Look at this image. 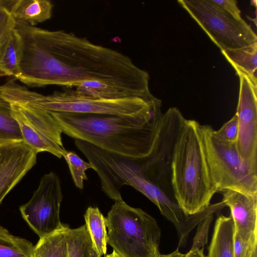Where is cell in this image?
I'll list each match as a JSON object with an SVG mask.
<instances>
[{"label": "cell", "mask_w": 257, "mask_h": 257, "mask_svg": "<svg viewBox=\"0 0 257 257\" xmlns=\"http://www.w3.org/2000/svg\"><path fill=\"white\" fill-rule=\"evenodd\" d=\"M107 244L120 257H158L161 231L156 219L123 200L107 213Z\"/></svg>", "instance_id": "obj_5"}, {"label": "cell", "mask_w": 257, "mask_h": 257, "mask_svg": "<svg viewBox=\"0 0 257 257\" xmlns=\"http://www.w3.org/2000/svg\"><path fill=\"white\" fill-rule=\"evenodd\" d=\"M238 119L236 114L217 131L215 130L216 136L227 142L235 143L238 136Z\"/></svg>", "instance_id": "obj_26"}, {"label": "cell", "mask_w": 257, "mask_h": 257, "mask_svg": "<svg viewBox=\"0 0 257 257\" xmlns=\"http://www.w3.org/2000/svg\"><path fill=\"white\" fill-rule=\"evenodd\" d=\"M63 231L68 257H89L92 244L85 224L76 228L64 224Z\"/></svg>", "instance_id": "obj_20"}, {"label": "cell", "mask_w": 257, "mask_h": 257, "mask_svg": "<svg viewBox=\"0 0 257 257\" xmlns=\"http://www.w3.org/2000/svg\"><path fill=\"white\" fill-rule=\"evenodd\" d=\"M89 257H100V256H99L98 255L97 252L92 247V248H91V250L90 251Z\"/></svg>", "instance_id": "obj_31"}, {"label": "cell", "mask_w": 257, "mask_h": 257, "mask_svg": "<svg viewBox=\"0 0 257 257\" xmlns=\"http://www.w3.org/2000/svg\"><path fill=\"white\" fill-rule=\"evenodd\" d=\"M63 157L68 164L75 185L79 189H82L84 187V181L88 180L85 172L89 169H93L92 165L84 161L72 151L66 150L63 154Z\"/></svg>", "instance_id": "obj_23"}, {"label": "cell", "mask_w": 257, "mask_h": 257, "mask_svg": "<svg viewBox=\"0 0 257 257\" xmlns=\"http://www.w3.org/2000/svg\"><path fill=\"white\" fill-rule=\"evenodd\" d=\"M35 246L0 225V257H34Z\"/></svg>", "instance_id": "obj_19"}, {"label": "cell", "mask_w": 257, "mask_h": 257, "mask_svg": "<svg viewBox=\"0 0 257 257\" xmlns=\"http://www.w3.org/2000/svg\"><path fill=\"white\" fill-rule=\"evenodd\" d=\"M62 199L60 180L51 171L41 177L30 200L20 206L23 218L39 238L62 227L60 209Z\"/></svg>", "instance_id": "obj_9"}, {"label": "cell", "mask_w": 257, "mask_h": 257, "mask_svg": "<svg viewBox=\"0 0 257 257\" xmlns=\"http://www.w3.org/2000/svg\"><path fill=\"white\" fill-rule=\"evenodd\" d=\"M108 257H120L113 250L112 253L107 254Z\"/></svg>", "instance_id": "obj_32"}, {"label": "cell", "mask_w": 257, "mask_h": 257, "mask_svg": "<svg viewBox=\"0 0 257 257\" xmlns=\"http://www.w3.org/2000/svg\"><path fill=\"white\" fill-rule=\"evenodd\" d=\"M185 257H206L204 254V247L199 249L190 250Z\"/></svg>", "instance_id": "obj_29"}, {"label": "cell", "mask_w": 257, "mask_h": 257, "mask_svg": "<svg viewBox=\"0 0 257 257\" xmlns=\"http://www.w3.org/2000/svg\"><path fill=\"white\" fill-rule=\"evenodd\" d=\"M34 257H41L40 255L35 251V256Z\"/></svg>", "instance_id": "obj_34"}, {"label": "cell", "mask_w": 257, "mask_h": 257, "mask_svg": "<svg viewBox=\"0 0 257 257\" xmlns=\"http://www.w3.org/2000/svg\"><path fill=\"white\" fill-rule=\"evenodd\" d=\"M53 5L48 0L12 1L9 7L16 20L34 26L50 19Z\"/></svg>", "instance_id": "obj_14"}, {"label": "cell", "mask_w": 257, "mask_h": 257, "mask_svg": "<svg viewBox=\"0 0 257 257\" xmlns=\"http://www.w3.org/2000/svg\"><path fill=\"white\" fill-rule=\"evenodd\" d=\"M222 201L230 210L235 233L243 241L257 244V195L232 190L220 192Z\"/></svg>", "instance_id": "obj_13"}, {"label": "cell", "mask_w": 257, "mask_h": 257, "mask_svg": "<svg viewBox=\"0 0 257 257\" xmlns=\"http://www.w3.org/2000/svg\"><path fill=\"white\" fill-rule=\"evenodd\" d=\"M234 224L231 217L222 214L215 221L206 257H234Z\"/></svg>", "instance_id": "obj_15"}, {"label": "cell", "mask_w": 257, "mask_h": 257, "mask_svg": "<svg viewBox=\"0 0 257 257\" xmlns=\"http://www.w3.org/2000/svg\"><path fill=\"white\" fill-rule=\"evenodd\" d=\"M104 257H108V255L107 254L106 255H105Z\"/></svg>", "instance_id": "obj_35"}, {"label": "cell", "mask_w": 257, "mask_h": 257, "mask_svg": "<svg viewBox=\"0 0 257 257\" xmlns=\"http://www.w3.org/2000/svg\"><path fill=\"white\" fill-rule=\"evenodd\" d=\"M37 155L24 141L0 143V204L36 164Z\"/></svg>", "instance_id": "obj_12"}, {"label": "cell", "mask_w": 257, "mask_h": 257, "mask_svg": "<svg viewBox=\"0 0 257 257\" xmlns=\"http://www.w3.org/2000/svg\"><path fill=\"white\" fill-rule=\"evenodd\" d=\"M22 141L19 123L12 113L11 105L0 97V143Z\"/></svg>", "instance_id": "obj_22"}, {"label": "cell", "mask_w": 257, "mask_h": 257, "mask_svg": "<svg viewBox=\"0 0 257 257\" xmlns=\"http://www.w3.org/2000/svg\"><path fill=\"white\" fill-rule=\"evenodd\" d=\"M186 254L181 253L179 250V248H177L173 252L166 254H160L159 257H185Z\"/></svg>", "instance_id": "obj_30"}, {"label": "cell", "mask_w": 257, "mask_h": 257, "mask_svg": "<svg viewBox=\"0 0 257 257\" xmlns=\"http://www.w3.org/2000/svg\"><path fill=\"white\" fill-rule=\"evenodd\" d=\"M12 1L0 0V40L16 27V21L9 9Z\"/></svg>", "instance_id": "obj_25"}, {"label": "cell", "mask_w": 257, "mask_h": 257, "mask_svg": "<svg viewBox=\"0 0 257 257\" xmlns=\"http://www.w3.org/2000/svg\"><path fill=\"white\" fill-rule=\"evenodd\" d=\"M64 225L52 233L39 238L35 251L41 257H68Z\"/></svg>", "instance_id": "obj_21"}, {"label": "cell", "mask_w": 257, "mask_h": 257, "mask_svg": "<svg viewBox=\"0 0 257 257\" xmlns=\"http://www.w3.org/2000/svg\"><path fill=\"white\" fill-rule=\"evenodd\" d=\"M239 93L236 114L238 133L235 142L242 160L257 171V86L238 73Z\"/></svg>", "instance_id": "obj_11"}, {"label": "cell", "mask_w": 257, "mask_h": 257, "mask_svg": "<svg viewBox=\"0 0 257 257\" xmlns=\"http://www.w3.org/2000/svg\"><path fill=\"white\" fill-rule=\"evenodd\" d=\"M251 257H257V249L254 251Z\"/></svg>", "instance_id": "obj_33"}, {"label": "cell", "mask_w": 257, "mask_h": 257, "mask_svg": "<svg viewBox=\"0 0 257 257\" xmlns=\"http://www.w3.org/2000/svg\"><path fill=\"white\" fill-rule=\"evenodd\" d=\"M21 53V40L15 28L0 40V76L18 75Z\"/></svg>", "instance_id": "obj_16"}, {"label": "cell", "mask_w": 257, "mask_h": 257, "mask_svg": "<svg viewBox=\"0 0 257 257\" xmlns=\"http://www.w3.org/2000/svg\"><path fill=\"white\" fill-rule=\"evenodd\" d=\"M211 2L224 12L237 19L241 20V11L235 0H210Z\"/></svg>", "instance_id": "obj_28"}, {"label": "cell", "mask_w": 257, "mask_h": 257, "mask_svg": "<svg viewBox=\"0 0 257 257\" xmlns=\"http://www.w3.org/2000/svg\"><path fill=\"white\" fill-rule=\"evenodd\" d=\"M214 214L212 213L207 215L198 223L197 231L190 250L199 249L207 244L209 227Z\"/></svg>", "instance_id": "obj_24"}, {"label": "cell", "mask_w": 257, "mask_h": 257, "mask_svg": "<svg viewBox=\"0 0 257 257\" xmlns=\"http://www.w3.org/2000/svg\"><path fill=\"white\" fill-rule=\"evenodd\" d=\"M63 133L103 150L133 158L148 156L161 125L162 111L149 116L50 112Z\"/></svg>", "instance_id": "obj_2"}, {"label": "cell", "mask_w": 257, "mask_h": 257, "mask_svg": "<svg viewBox=\"0 0 257 257\" xmlns=\"http://www.w3.org/2000/svg\"><path fill=\"white\" fill-rule=\"evenodd\" d=\"M257 244L252 245L243 241L235 233L234 237V257H251L257 249Z\"/></svg>", "instance_id": "obj_27"}, {"label": "cell", "mask_w": 257, "mask_h": 257, "mask_svg": "<svg viewBox=\"0 0 257 257\" xmlns=\"http://www.w3.org/2000/svg\"><path fill=\"white\" fill-rule=\"evenodd\" d=\"M1 96L11 104L27 106L49 112L149 116L161 111L162 102L154 97L106 98L84 94L72 88L44 95L9 80L2 87Z\"/></svg>", "instance_id": "obj_4"}, {"label": "cell", "mask_w": 257, "mask_h": 257, "mask_svg": "<svg viewBox=\"0 0 257 257\" xmlns=\"http://www.w3.org/2000/svg\"><path fill=\"white\" fill-rule=\"evenodd\" d=\"M221 52L234 68L237 74L241 73L246 75L253 84L257 86V43Z\"/></svg>", "instance_id": "obj_17"}, {"label": "cell", "mask_w": 257, "mask_h": 257, "mask_svg": "<svg viewBox=\"0 0 257 257\" xmlns=\"http://www.w3.org/2000/svg\"><path fill=\"white\" fill-rule=\"evenodd\" d=\"M206 160L218 192L232 190L257 195V171L245 163L235 143L218 138L207 124L200 126Z\"/></svg>", "instance_id": "obj_6"}, {"label": "cell", "mask_w": 257, "mask_h": 257, "mask_svg": "<svg viewBox=\"0 0 257 257\" xmlns=\"http://www.w3.org/2000/svg\"><path fill=\"white\" fill-rule=\"evenodd\" d=\"M159 256H158V257H159Z\"/></svg>", "instance_id": "obj_36"}, {"label": "cell", "mask_w": 257, "mask_h": 257, "mask_svg": "<svg viewBox=\"0 0 257 257\" xmlns=\"http://www.w3.org/2000/svg\"><path fill=\"white\" fill-rule=\"evenodd\" d=\"M200 126L197 121L185 118L174 146L171 165L173 195L187 215L205 209L218 192L206 160Z\"/></svg>", "instance_id": "obj_3"}, {"label": "cell", "mask_w": 257, "mask_h": 257, "mask_svg": "<svg viewBox=\"0 0 257 257\" xmlns=\"http://www.w3.org/2000/svg\"><path fill=\"white\" fill-rule=\"evenodd\" d=\"M22 53L15 78L30 87H74L99 98H150L148 73L116 50L64 30L16 22Z\"/></svg>", "instance_id": "obj_1"}, {"label": "cell", "mask_w": 257, "mask_h": 257, "mask_svg": "<svg viewBox=\"0 0 257 257\" xmlns=\"http://www.w3.org/2000/svg\"><path fill=\"white\" fill-rule=\"evenodd\" d=\"M85 225L90 235L92 248L101 257L107 251L106 219L98 207L90 206L84 215Z\"/></svg>", "instance_id": "obj_18"}, {"label": "cell", "mask_w": 257, "mask_h": 257, "mask_svg": "<svg viewBox=\"0 0 257 257\" xmlns=\"http://www.w3.org/2000/svg\"><path fill=\"white\" fill-rule=\"evenodd\" d=\"M185 119L177 108H169L163 113L158 135L151 154L143 158H135L141 174L175 201L171 185V165L174 146Z\"/></svg>", "instance_id": "obj_8"}, {"label": "cell", "mask_w": 257, "mask_h": 257, "mask_svg": "<svg viewBox=\"0 0 257 257\" xmlns=\"http://www.w3.org/2000/svg\"><path fill=\"white\" fill-rule=\"evenodd\" d=\"M189 13L221 51L243 48L257 43V36L242 19L237 20L210 0H179Z\"/></svg>", "instance_id": "obj_7"}, {"label": "cell", "mask_w": 257, "mask_h": 257, "mask_svg": "<svg viewBox=\"0 0 257 257\" xmlns=\"http://www.w3.org/2000/svg\"><path fill=\"white\" fill-rule=\"evenodd\" d=\"M11 105L24 143L37 154L46 152L62 158L66 150L62 142L63 132L51 113L30 106Z\"/></svg>", "instance_id": "obj_10"}]
</instances>
